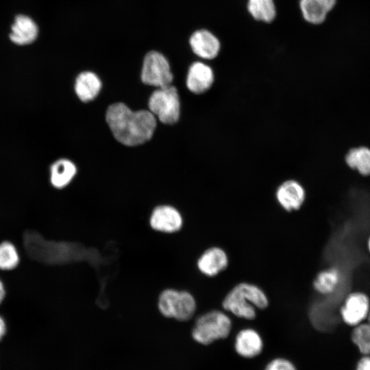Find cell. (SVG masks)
Wrapping results in <instances>:
<instances>
[{
    "instance_id": "cell-3",
    "label": "cell",
    "mask_w": 370,
    "mask_h": 370,
    "mask_svg": "<svg viewBox=\"0 0 370 370\" xmlns=\"http://www.w3.org/2000/svg\"><path fill=\"white\" fill-rule=\"evenodd\" d=\"M232 330V321L225 310H212L199 316L193 327V339L202 345L226 338Z\"/></svg>"
},
{
    "instance_id": "cell-17",
    "label": "cell",
    "mask_w": 370,
    "mask_h": 370,
    "mask_svg": "<svg viewBox=\"0 0 370 370\" xmlns=\"http://www.w3.org/2000/svg\"><path fill=\"white\" fill-rule=\"evenodd\" d=\"M76 171V167L71 161L67 159H60L51 166V183L55 188L65 187L73 180Z\"/></svg>"
},
{
    "instance_id": "cell-12",
    "label": "cell",
    "mask_w": 370,
    "mask_h": 370,
    "mask_svg": "<svg viewBox=\"0 0 370 370\" xmlns=\"http://www.w3.org/2000/svg\"><path fill=\"white\" fill-rule=\"evenodd\" d=\"M369 304L368 298L362 293H353L346 299L341 309V316L345 323L357 325L367 317Z\"/></svg>"
},
{
    "instance_id": "cell-16",
    "label": "cell",
    "mask_w": 370,
    "mask_h": 370,
    "mask_svg": "<svg viewBox=\"0 0 370 370\" xmlns=\"http://www.w3.org/2000/svg\"><path fill=\"white\" fill-rule=\"evenodd\" d=\"M101 82L92 72L84 71L78 75L75 83V93L79 99L87 102L94 99L99 94Z\"/></svg>"
},
{
    "instance_id": "cell-18",
    "label": "cell",
    "mask_w": 370,
    "mask_h": 370,
    "mask_svg": "<svg viewBox=\"0 0 370 370\" xmlns=\"http://www.w3.org/2000/svg\"><path fill=\"white\" fill-rule=\"evenodd\" d=\"M345 162L351 169H356L362 175H370V149L366 147L349 149Z\"/></svg>"
},
{
    "instance_id": "cell-23",
    "label": "cell",
    "mask_w": 370,
    "mask_h": 370,
    "mask_svg": "<svg viewBox=\"0 0 370 370\" xmlns=\"http://www.w3.org/2000/svg\"><path fill=\"white\" fill-rule=\"evenodd\" d=\"M264 370H297V369L289 359L284 357H276L267 362Z\"/></svg>"
},
{
    "instance_id": "cell-25",
    "label": "cell",
    "mask_w": 370,
    "mask_h": 370,
    "mask_svg": "<svg viewBox=\"0 0 370 370\" xmlns=\"http://www.w3.org/2000/svg\"><path fill=\"white\" fill-rule=\"evenodd\" d=\"M7 333V326L5 321L0 316V343L3 340Z\"/></svg>"
},
{
    "instance_id": "cell-5",
    "label": "cell",
    "mask_w": 370,
    "mask_h": 370,
    "mask_svg": "<svg viewBox=\"0 0 370 370\" xmlns=\"http://www.w3.org/2000/svg\"><path fill=\"white\" fill-rule=\"evenodd\" d=\"M149 111L164 124H173L180 116V103L175 87L168 86L155 90L149 100Z\"/></svg>"
},
{
    "instance_id": "cell-7",
    "label": "cell",
    "mask_w": 370,
    "mask_h": 370,
    "mask_svg": "<svg viewBox=\"0 0 370 370\" xmlns=\"http://www.w3.org/2000/svg\"><path fill=\"white\" fill-rule=\"evenodd\" d=\"M234 348L241 357L251 359L262 353L264 341L258 330L252 328H245L237 332L234 341Z\"/></svg>"
},
{
    "instance_id": "cell-21",
    "label": "cell",
    "mask_w": 370,
    "mask_h": 370,
    "mask_svg": "<svg viewBox=\"0 0 370 370\" xmlns=\"http://www.w3.org/2000/svg\"><path fill=\"white\" fill-rule=\"evenodd\" d=\"M352 339L360 353L370 355V325L360 323L356 325L352 334Z\"/></svg>"
},
{
    "instance_id": "cell-9",
    "label": "cell",
    "mask_w": 370,
    "mask_h": 370,
    "mask_svg": "<svg viewBox=\"0 0 370 370\" xmlns=\"http://www.w3.org/2000/svg\"><path fill=\"white\" fill-rule=\"evenodd\" d=\"M229 265L227 252L220 247H211L205 250L197 260V267L201 273L208 277H214Z\"/></svg>"
},
{
    "instance_id": "cell-20",
    "label": "cell",
    "mask_w": 370,
    "mask_h": 370,
    "mask_svg": "<svg viewBox=\"0 0 370 370\" xmlns=\"http://www.w3.org/2000/svg\"><path fill=\"white\" fill-rule=\"evenodd\" d=\"M247 5L248 12L256 21L270 23L276 16L274 0H248Z\"/></svg>"
},
{
    "instance_id": "cell-1",
    "label": "cell",
    "mask_w": 370,
    "mask_h": 370,
    "mask_svg": "<svg viewBox=\"0 0 370 370\" xmlns=\"http://www.w3.org/2000/svg\"><path fill=\"white\" fill-rule=\"evenodd\" d=\"M106 121L114 138L127 146H136L149 140L156 126V116L149 110L132 111L123 103L109 106Z\"/></svg>"
},
{
    "instance_id": "cell-15",
    "label": "cell",
    "mask_w": 370,
    "mask_h": 370,
    "mask_svg": "<svg viewBox=\"0 0 370 370\" xmlns=\"http://www.w3.org/2000/svg\"><path fill=\"white\" fill-rule=\"evenodd\" d=\"M337 0H300L299 8L304 18L313 25L323 23L333 10Z\"/></svg>"
},
{
    "instance_id": "cell-19",
    "label": "cell",
    "mask_w": 370,
    "mask_h": 370,
    "mask_svg": "<svg viewBox=\"0 0 370 370\" xmlns=\"http://www.w3.org/2000/svg\"><path fill=\"white\" fill-rule=\"evenodd\" d=\"M339 271L335 269H328L320 271L314 279V289L320 294L328 295L334 292L340 282Z\"/></svg>"
},
{
    "instance_id": "cell-2",
    "label": "cell",
    "mask_w": 370,
    "mask_h": 370,
    "mask_svg": "<svg viewBox=\"0 0 370 370\" xmlns=\"http://www.w3.org/2000/svg\"><path fill=\"white\" fill-rule=\"evenodd\" d=\"M269 304L266 293L258 285L240 282L232 287L222 300L223 310L236 317L253 320L258 310H264Z\"/></svg>"
},
{
    "instance_id": "cell-8",
    "label": "cell",
    "mask_w": 370,
    "mask_h": 370,
    "mask_svg": "<svg viewBox=\"0 0 370 370\" xmlns=\"http://www.w3.org/2000/svg\"><path fill=\"white\" fill-rule=\"evenodd\" d=\"M275 198L280 207L284 210L296 211L301 208L305 201L306 191L299 182L289 180L278 187Z\"/></svg>"
},
{
    "instance_id": "cell-14",
    "label": "cell",
    "mask_w": 370,
    "mask_h": 370,
    "mask_svg": "<svg viewBox=\"0 0 370 370\" xmlns=\"http://www.w3.org/2000/svg\"><path fill=\"white\" fill-rule=\"evenodd\" d=\"M150 224L154 230L173 232L181 228L182 219L180 212L174 208L162 206L153 210L150 218Z\"/></svg>"
},
{
    "instance_id": "cell-6",
    "label": "cell",
    "mask_w": 370,
    "mask_h": 370,
    "mask_svg": "<svg viewBox=\"0 0 370 370\" xmlns=\"http://www.w3.org/2000/svg\"><path fill=\"white\" fill-rule=\"evenodd\" d=\"M173 78L170 65L162 53L151 51L145 56L141 71L143 83L162 88L170 86Z\"/></svg>"
},
{
    "instance_id": "cell-13",
    "label": "cell",
    "mask_w": 370,
    "mask_h": 370,
    "mask_svg": "<svg viewBox=\"0 0 370 370\" xmlns=\"http://www.w3.org/2000/svg\"><path fill=\"white\" fill-rule=\"evenodd\" d=\"M214 75L212 68L201 62H195L190 66L186 78L188 90L195 94L206 92L213 84Z\"/></svg>"
},
{
    "instance_id": "cell-10",
    "label": "cell",
    "mask_w": 370,
    "mask_h": 370,
    "mask_svg": "<svg viewBox=\"0 0 370 370\" xmlns=\"http://www.w3.org/2000/svg\"><path fill=\"white\" fill-rule=\"evenodd\" d=\"M39 28L29 16L20 14L15 16L11 25L9 38L16 45L24 46L33 43L38 38Z\"/></svg>"
},
{
    "instance_id": "cell-11",
    "label": "cell",
    "mask_w": 370,
    "mask_h": 370,
    "mask_svg": "<svg viewBox=\"0 0 370 370\" xmlns=\"http://www.w3.org/2000/svg\"><path fill=\"white\" fill-rule=\"evenodd\" d=\"M189 44L195 54L206 60L215 58L221 49L218 38L207 29L193 32L189 38Z\"/></svg>"
},
{
    "instance_id": "cell-4",
    "label": "cell",
    "mask_w": 370,
    "mask_h": 370,
    "mask_svg": "<svg viewBox=\"0 0 370 370\" xmlns=\"http://www.w3.org/2000/svg\"><path fill=\"white\" fill-rule=\"evenodd\" d=\"M158 308L164 316L186 321L193 317L197 305L195 298L190 293L169 289L161 293Z\"/></svg>"
},
{
    "instance_id": "cell-22",
    "label": "cell",
    "mask_w": 370,
    "mask_h": 370,
    "mask_svg": "<svg viewBox=\"0 0 370 370\" xmlns=\"http://www.w3.org/2000/svg\"><path fill=\"white\" fill-rule=\"evenodd\" d=\"M19 262V256L15 246L8 241L0 244V269L11 270Z\"/></svg>"
},
{
    "instance_id": "cell-24",
    "label": "cell",
    "mask_w": 370,
    "mask_h": 370,
    "mask_svg": "<svg viewBox=\"0 0 370 370\" xmlns=\"http://www.w3.org/2000/svg\"><path fill=\"white\" fill-rule=\"evenodd\" d=\"M356 370H370V356H365L361 358L357 365Z\"/></svg>"
},
{
    "instance_id": "cell-27",
    "label": "cell",
    "mask_w": 370,
    "mask_h": 370,
    "mask_svg": "<svg viewBox=\"0 0 370 370\" xmlns=\"http://www.w3.org/2000/svg\"><path fill=\"white\" fill-rule=\"evenodd\" d=\"M367 317L368 318V323L370 325V306Z\"/></svg>"
},
{
    "instance_id": "cell-26",
    "label": "cell",
    "mask_w": 370,
    "mask_h": 370,
    "mask_svg": "<svg viewBox=\"0 0 370 370\" xmlns=\"http://www.w3.org/2000/svg\"><path fill=\"white\" fill-rule=\"evenodd\" d=\"M5 288L3 286V282L0 280V304L2 302L4 297H5Z\"/></svg>"
},
{
    "instance_id": "cell-28",
    "label": "cell",
    "mask_w": 370,
    "mask_h": 370,
    "mask_svg": "<svg viewBox=\"0 0 370 370\" xmlns=\"http://www.w3.org/2000/svg\"><path fill=\"white\" fill-rule=\"evenodd\" d=\"M369 250H370V239L369 241Z\"/></svg>"
}]
</instances>
